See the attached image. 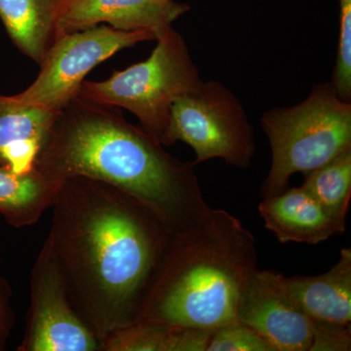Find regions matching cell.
Here are the masks:
<instances>
[{
  "label": "cell",
  "instance_id": "6da1fadb",
  "mask_svg": "<svg viewBox=\"0 0 351 351\" xmlns=\"http://www.w3.org/2000/svg\"><path fill=\"white\" fill-rule=\"evenodd\" d=\"M45 241L82 319L101 343L138 319L171 239L140 201L107 182L64 180Z\"/></svg>",
  "mask_w": 351,
  "mask_h": 351
},
{
  "label": "cell",
  "instance_id": "7a4b0ae2",
  "mask_svg": "<svg viewBox=\"0 0 351 351\" xmlns=\"http://www.w3.org/2000/svg\"><path fill=\"white\" fill-rule=\"evenodd\" d=\"M163 147L110 107L76 97L51 126L34 168L59 184L73 177L107 182L143 203L173 233L211 207L193 163Z\"/></svg>",
  "mask_w": 351,
  "mask_h": 351
},
{
  "label": "cell",
  "instance_id": "3957f363",
  "mask_svg": "<svg viewBox=\"0 0 351 351\" xmlns=\"http://www.w3.org/2000/svg\"><path fill=\"white\" fill-rule=\"evenodd\" d=\"M257 262L255 237L242 221L210 208L195 223L171 234L138 320L205 330L237 322Z\"/></svg>",
  "mask_w": 351,
  "mask_h": 351
},
{
  "label": "cell",
  "instance_id": "277c9868",
  "mask_svg": "<svg viewBox=\"0 0 351 351\" xmlns=\"http://www.w3.org/2000/svg\"><path fill=\"white\" fill-rule=\"evenodd\" d=\"M261 124L272 154L263 199L282 193L295 173L306 175L351 149V105L331 82L314 85L302 103L267 110Z\"/></svg>",
  "mask_w": 351,
  "mask_h": 351
},
{
  "label": "cell",
  "instance_id": "5b68a950",
  "mask_svg": "<svg viewBox=\"0 0 351 351\" xmlns=\"http://www.w3.org/2000/svg\"><path fill=\"white\" fill-rule=\"evenodd\" d=\"M156 40V48L145 61L115 71L107 80L83 82L76 97L98 105L125 108L137 117L145 131L163 145L173 103L197 90L203 80L179 32L168 27Z\"/></svg>",
  "mask_w": 351,
  "mask_h": 351
},
{
  "label": "cell",
  "instance_id": "8992f818",
  "mask_svg": "<svg viewBox=\"0 0 351 351\" xmlns=\"http://www.w3.org/2000/svg\"><path fill=\"white\" fill-rule=\"evenodd\" d=\"M178 141L195 151V166L219 158L246 169L256 154L255 133L243 105L218 80L203 82L173 103L163 145Z\"/></svg>",
  "mask_w": 351,
  "mask_h": 351
},
{
  "label": "cell",
  "instance_id": "52a82bcc",
  "mask_svg": "<svg viewBox=\"0 0 351 351\" xmlns=\"http://www.w3.org/2000/svg\"><path fill=\"white\" fill-rule=\"evenodd\" d=\"M156 39L149 29L120 31L110 25L63 34L39 64L40 71L31 86L14 96L25 105L60 112L76 98L92 69L119 51Z\"/></svg>",
  "mask_w": 351,
  "mask_h": 351
},
{
  "label": "cell",
  "instance_id": "ba28073f",
  "mask_svg": "<svg viewBox=\"0 0 351 351\" xmlns=\"http://www.w3.org/2000/svg\"><path fill=\"white\" fill-rule=\"evenodd\" d=\"M18 351H99L100 341L76 311L47 242L32 269L31 304Z\"/></svg>",
  "mask_w": 351,
  "mask_h": 351
},
{
  "label": "cell",
  "instance_id": "9c48e42d",
  "mask_svg": "<svg viewBox=\"0 0 351 351\" xmlns=\"http://www.w3.org/2000/svg\"><path fill=\"white\" fill-rule=\"evenodd\" d=\"M237 322L253 328L276 351H309L314 321L291 297L282 274L257 270L245 289Z\"/></svg>",
  "mask_w": 351,
  "mask_h": 351
},
{
  "label": "cell",
  "instance_id": "30bf717a",
  "mask_svg": "<svg viewBox=\"0 0 351 351\" xmlns=\"http://www.w3.org/2000/svg\"><path fill=\"white\" fill-rule=\"evenodd\" d=\"M173 0H68L57 24V38L106 23L120 31L149 29L158 36L188 12Z\"/></svg>",
  "mask_w": 351,
  "mask_h": 351
},
{
  "label": "cell",
  "instance_id": "8fae6325",
  "mask_svg": "<svg viewBox=\"0 0 351 351\" xmlns=\"http://www.w3.org/2000/svg\"><path fill=\"white\" fill-rule=\"evenodd\" d=\"M258 209L265 228L281 243L316 245L346 232V226L332 219L302 186L263 198Z\"/></svg>",
  "mask_w": 351,
  "mask_h": 351
},
{
  "label": "cell",
  "instance_id": "7c38bea8",
  "mask_svg": "<svg viewBox=\"0 0 351 351\" xmlns=\"http://www.w3.org/2000/svg\"><path fill=\"white\" fill-rule=\"evenodd\" d=\"M58 114L0 95V166L16 173L34 170Z\"/></svg>",
  "mask_w": 351,
  "mask_h": 351
},
{
  "label": "cell",
  "instance_id": "4fadbf2b",
  "mask_svg": "<svg viewBox=\"0 0 351 351\" xmlns=\"http://www.w3.org/2000/svg\"><path fill=\"white\" fill-rule=\"evenodd\" d=\"M291 297L313 321L350 326L351 249H341L336 265L318 276H282Z\"/></svg>",
  "mask_w": 351,
  "mask_h": 351
},
{
  "label": "cell",
  "instance_id": "5bb4252c",
  "mask_svg": "<svg viewBox=\"0 0 351 351\" xmlns=\"http://www.w3.org/2000/svg\"><path fill=\"white\" fill-rule=\"evenodd\" d=\"M68 0H0V19L18 49L40 64L57 38Z\"/></svg>",
  "mask_w": 351,
  "mask_h": 351
},
{
  "label": "cell",
  "instance_id": "9a60e30c",
  "mask_svg": "<svg viewBox=\"0 0 351 351\" xmlns=\"http://www.w3.org/2000/svg\"><path fill=\"white\" fill-rule=\"evenodd\" d=\"M61 184L36 168L16 173L0 166V214L13 228L36 225L56 202Z\"/></svg>",
  "mask_w": 351,
  "mask_h": 351
},
{
  "label": "cell",
  "instance_id": "2e32d148",
  "mask_svg": "<svg viewBox=\"0 0 351 351\" xmlns=\"http://www.w3.org/2000/svg\"><path fill=\"white\" fill-rule=\"evenodd\" d=\"M213 330L140 319L112 332L101 351H207Z\"/></svg>",
  "mask_w": 351,
  "mask_h": 351
},
{
  "label": "cell",
  "instance_id": "e0dca14e",
  "mask_svg": "<svg viewBox=\"0 0 351 351\" xmlns=\"http://www.w3.org/2000/svg\"><path fill=\"white\" fill-rule=\"evenodd\" d=\"M302 188L332 219L346 226L351 198V149L304 175Z\"/></svg>",
  "mask_w": 351,
  "mask_h": 351
},
{
  "label": "cell",
  "instance_id": "ac0fdd59",
  "mask_svg": "<svg viewBox=\"0 0 351 351\" xmlns=\"http://www.w3.org/2000/svg\"><path fill=\"white\" fill-rule=\"evenodd\" d=\"M339 38L332 86L339 98L351 100V0H339Z\"/></svg>",
  "mask_w": 351,
  "mask_h": 351
},
{
  "label": "cell",
  "instance_id": "d6986e66",
  "mask_svg": "<svg viewBox=\"0 0 351 351\" xmlns=\"http://www.w3.org/2000/svg\"><path fill=\"white\" fill-rule=\"evenodd\" d=\"M207 351H276L262 335L240 322L215 330Z\"/></svg>",
  "mask_w": 351,
  "mask_h": 351
},
{
  "label": "cell",
  "instance_id": "ffe728a7",
  "mask_svg": "<svg viewBox=\"0 0 351 351\" xmlns=\"http://www.w3.org/2000/svg\"><path fill=\"white\" fill-rule=\"evenodd\" d=\"M351 350L350 326L327 324L314 321L313 339L309 351Z\"/></svg>",
  "mask_w": 351,
  "mask_h": 351
},
{
  "label": "cell",
  "instance_id": "44dd1931",
  "mask_svg": "<svg viewBox=\"0 0 351 351\" xmlns=\"http://www.w3.org/2000/svg\"><path fill=\"white\" fill-rule=\"evenodd\" d=\"M15 322L16 316L12 306V289L0 271V351L5 350L7 341L13 331Z\"/></svg>",
  "mask_w": 351,
  "mask_h": 351
}]
</instances>
